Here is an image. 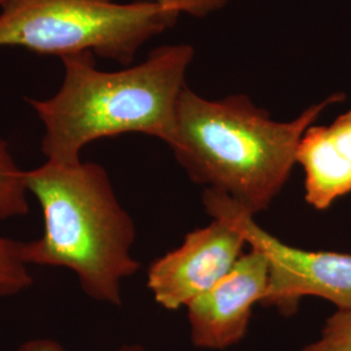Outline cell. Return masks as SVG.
I'll return each mask as SVG.
<instances>
[{
    "instance_id": "3",
    "label": "cell",
    "mask_w": 351,
    "mask_h": 351,
    "mask_svg": "<svg viewBox=\"0 0 351 351\" xmlns=\"http://www.w3.org/2000/svg\"><path fill=\"white\" fill-rule=\"evenodd\" d=\"M25 181L45 219L43 234L24 242L26 264L68 268L90 298L120 306L123 280L139 269L130 254L136 226L107 171L95 163L46 162L25 171Z\"/></svg>"
},
{
    "instance_id": "6",
    "label": "cell",
    "mask_w": 351,
    "mask_h": 351,
    "mask_svg": "<svg viewBox=\"0 0 351 351\" xmlns=\"http://www.w3.org/2000/svg\"><path fill=\"white\" fill-rule=\"evenodd\" d=\"M246 239L221 220L186 234L182 245L151 264L147 287L167 310L186 307L226 276L245 254Z\"/></svg>"
},
{
    "instance_id": "2",
    "label": "cell",
    "mask_w": 351,
    "mask_h": 351,
    "mask_svg": "<svg viewBox=\"0 0 351 351\" xmlns=\"http://www.w3.org/2000/svg\"><path fill=\"white\" fill-rule=\"evenodd\" d=\"M345 99L339 91L291 121H276L247 95L211 101L186 86L178 101L172 150L190 180L226 194L255 216L267 211L285 186L304 132Z\"/></svg>"
},
{
    "instance_id": "7",
    "label": "cell",
    "mask_w": 351,
    "mask_h": 351,
    "mask_svg": "<svg viewBox=\"0 0 351 351\" xmlns=\"http://www.w3.org/2000/svg\"><path fill=\"white\" fill-rule=\"evenodd\" d=\"M268 282V261L251 247L226 276L186 306L194 346L224 350L239 343L247 335L254 306L263 303Z\"/></svg>"
},
{
    "instance_id": "8",
    "label": "cell",
    "mask_w": 351,
    "mask_h": 351,
    "mask_svg": "<svg viewBox=\"0 0 351 351\" xmlns=\"http://www.w3.org/2000/svg\"><path fill=\"white\" fill-rule=\"evenodd\" d=\"M297 164L304 172V199L326 211L351 193V110L329 125H311L303 134Z\"/></svg>"
},
{
    "instance_id": "10",
    "label": "cell",
    "mask_w": 351,
    "mask_h": 351,
    "mask_svg": "<svg viewBox=\"0 0 351 351\" xmlns=\"http://www.w3.org/2000/svg\"><path fill=\"white\" fill-rule=\"evenodd\" d=\"M23 251L24 242L0 237V295H14L33 284Z\"/></svg>"
},
{
    "instance_id": "11",
    "label": "cell",
    "mask_w": 351,
    "mask_h": 351,
    "mask_svg": "<svg viewBox=\"0 0 351 351\" xmlns=\"http://www.w3.org/2000/svg\"><path fill=\"white\" fill-rule=\"evenodd\" d=\"M301 351H351V308L336 310L326 319L319 337Z\"/></svg>"
},
{
    "instance_id": "12",
    "label": "cell",
    "mask_w": 351,
    "mask_h": 351,
    "mask_svg": "<svg viewBox=\"0 0 351 351\" xmlns=\"http://www.w3.org/2000/svg\"><path fill=\"white\" fill-rule=\"evenodd\" d=\"M17 351H66L63 346L50 339H37L26 341ZM114 351H147L141 345H124Z\"/></svg>"
},
{
    "instance_id": "9",
    "label": "cell",
    "mask_w": 351,
    "mask_h": 351,
    "mask_svg": "<svg viewBox=\"0 0 351 351\" xmlns=\"http://www.w3.org/2000/svg\"><path fill=\"white\" fill-rule=\"evenodd\" d=\"M25 171L13 159L5 141L0 138V220L27 213Z\"/></svg>"
},
{
    "instance_id": "5",
    "label": "cell",
    "mask_w": 351,
    "mask_h": 351,
    "mask_svg": "<svg viewBox=\"0 0 351 351\" xmlns=\"http://www.w3.org/2000/svg\"><path fill=\"white\" fill-rule=\"evenodd\" d=\"M203 204L213 219L239 230L247 246L263 252L269 265V282L264 306L294 315L304 297H317L351 308V254L308 251L289 246L256 224L254 216L226 194L206 189Z\"/></svg>"
},
{
    "instance_id": "4",
    "label": "cell",
    "mask_w": 351,
    "mask_h": 351,
    "mask_svg": "<svg viewBox=\"0 0 351 351\" xmlns=\"http://www.w3.org/2000/svg\"><path fill=\"white\" fill-rule=\"evenodd\" d=\"M226 1L0 0V47L60 58L91 52L128 65L147 40L175 25L182 13L202 17Z\"/></svg>"
},
{
    "instance_id": "1",
    "label": "cell",
    "mask_w": 351,
    "mask_h": 351,
    "mask_svg": "<svg viewBox=\"0 0 351 351\" xmlns=\"http://www.w3.org/2000/svg\"><path fill=\"white\" fill-rule=\"evenodd\" d=\"M193 58L194 49L186 43L155 49L145 62L116 72L98 69L91 52L62 58L58 93L27 99L45 125L42 152L47 162L78 163L90 142L125 133L162 139L172 149Z\"/></svg>"
}]
</instances>
